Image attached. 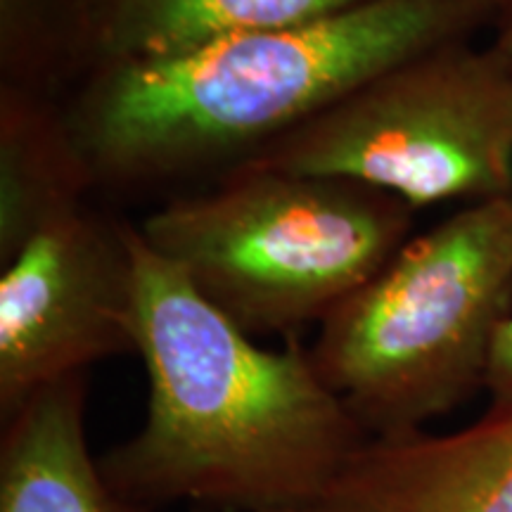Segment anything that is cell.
Segmentation results:
<instances>
[{
	"label": "cell",
	"mask_w": 512,
	"mask_h": 512,
	"mask_svg": "<svg viewBox=\"0 0 512 512\" xmlns=\"http://www.w3.org/2000/svg\"><path fill=\"white\" fill-rule=\"evenodd\" d=\"M238 166L349 178L413 209L512 197V67L475 41L432 48Z\"/></svg>",
	"instance_id": "5b68a950"
},
{
	"label": "cell",
	"mask_w": 512,
	"mask_h": 512,
	"mask_svg": "<svg viewBox=\"0 0 512 512\" xmlns=\"http://www.w3.org/2000/svg\"><path fill=\"white\" fill-rule=\"evenodd\" d=\"M86 0H0V86L53 95L79 81Z\"/></svg>",
	"instance_id": "8fae6325"
},
{
	"label": "cell",
	"mask_w": 512,
	"mask_h": 512,
	"mask_svg": "<svg viewBox=\"0 0 512 512\" xmlns=\"http://www.w3.org/2000/svg\"><path fill=\"white\" fill-rule=\"evenodd\" d=\"M95 188L60 98L0 86V264Z\"/></svg>",
	"instance_id": "9c48e42d"
},
{
	"label": "cell",
	"mask_w": 512,
	"mask_h": 512,
	"mask_svg": "<svg viewBox=\"0 0 512 512\" xmlns=\"http://www.w3.org/2000/svg\"><path fill=\"white\" fill-rule=\"evenodd\" d=\"M214 181L138 233L249 335L320 325L413 238L418 209L349 178L233 166Z\"/></svg>",
	"instance_id": "277c9868"
},
{
	"label": "cell",
	"mask_w": 512,
	"mask_h": 512,
	"mask_svg": "<svg viewBox=\"0 0 512 512\" xmlns=\"http://www.w3.org/2000/svg\"><path fill=\"white\" fill-rule=\"evenodd\" d=\"M484 392L489 396L484 415H512V313L498 330Z\"/></svg>",
	"instance_id": "7c38bea8"
},
{
	"label": "cell",
	"mask_w": 512,
	"mask_h": 512,
	"mask_svg": "<svg viewBox=\"0 0 512 512\" xmlns=\"http://www.w3.org/2000/svg\"><path fill=\"white\" fill-rule=\"evenodd\" d=\"M302 512H512V415L451 434L368 439Z\"/></svg>",
	"instance_id": "52a82bcc"
},
{
	"label": "cell",
	"mask_w": 512,
	"mask_h": 512,
	"mask_svg": "<svg viewBox=\"0 0 512 512\" xmlns=\"http://www.w3.org/2000/svg\"><path fill=\"white\" fill-rule=\"evenodd\" d=\"M145 422L100 456L119 496L157 512H302L368 444L297 337L264 349L133 226Z\"/></svg>",
	"instance_id": "6da1fadb"
},
{
	"label": "cell",
	"mask_w": 512,
	"mask_h": 512,
	"mask_svg": "<svg viewBox=\"0 0 512 512\" xmlns=\"http://www.w3.org/2000/svg\"><path fill=\"white\" fill-rule=\"evenodd\" d=\"M512 313V197L460 207L344 299L311 358L368 439L425 432L484 392Z\"/></svg>",
	"instance_id": "3957f363"
},
{
	"label": "cell",
	"mask_w": 512,
	"mask_h": 512,
	"mask_svg": "<svg viewBox=\"0 0 512 512\" xmlns=\"http://www.w3.org/2000/svg\"><path fill=\"white\" fill-rule=\"evenodd\" d=\"M0 266V418L48 384L136 354L133 223L86 204Z\"/></svg>",
	"instance_id": "8992f818"
},
{
	"label": "cell",
	"mask_w": 512,
	"mask_h": 512,
	"mask_svg": "<svg viewBox=\"0 0 512 512\" xmlns=\"http://www.w3.org/2000/svg\"><path fill=\"white\" fill-rule=\"evenodd\" d=\"M489 29L491 50L512 67V0H496Z\"/></svg>",
	"instance_id": "4fadbf2b"
},
{
	"label": "cell",
	"mask_w": 512,
	"mask_h": 512,
	"mask_svg": "<svg viewBox=\"0 0 512 512\" xmlns=\"http://www.w3.org/2000/svg\"><path fill=\"white\" fill-rule=\"evenodd\" d=\"M86 406L88 375H72L3 418L0 512H152L119 496L102 475Z\"/></svg>",
	"instance_id": "ba28073f"
},
{
	"label": "cell",
	"mask_w": 512,
	"mask_h": 512,
	"mask_svg": "<svg viewBox=\"0 0 512 512\" xmlns=\"http://www.w3.org/2000/svg\"><path fill=\"white\" fill-rule=\"evenodd\" d=\"M496 0H370L152 60L95 64L62 100L93 183L221 176L408 57L472 41Z\"/></svg>",
	"instance_id": "7a4b0ae2"
},
{
	"label": "cell",
	"mask_w": 512,
	"mask_h": 512,
	"mask_svg": "<svg viewBox=\"0 0 512 512\" xmlns=\"http://www.w3.org/2000/svg\"><path fill=\"white\" fill-rule=\"evenodd\" d=\"M366 3L370 0H86L83 74L95 64L178 55L216 38L294 27Z\"/></svg>",
	"instance_id": "30bf717a"
}]
</instances>
